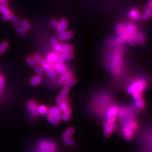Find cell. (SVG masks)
Segmentation results:
<instances>
[{"label": "cell", "mask_w": 152, "mask_h": 152, "mask_svg": "<svg viewBox=\"0 0 152 152\" xmlns=\"http://www.w3.org/2000/svg\"><path fill=\"white\" fill-rule=\"evenodd\" d=\"M32 58L34 59V60L35 61V63L37 64H42L44 61L43 58L37 54L34 55L33 56Z\"/></svg>", "instance_id": "20"}, {"label": "cell", "mask_w": 152, "mask_h": 152, "mask_svg": "<svg viewBox=\"0 0 152 152\" xmlns=\"http://www.w3.org/2000/svg\"><path fill=\"white\" fill-rule=\"evenodd\" d=\"M34 70L35 71V72L37 73V74L39 75H42L44 73V70L42 69L41 67H40L39 66H36L35 65L34 66Z\"/></svg>", "instance_id": "33"}, {"label": "cell", "mask_w": 152, "mask_h": 152, "mask_svg": "<svg viewBox=\"0 0 152 152\" xmlns=\"http://www.w3.org/2000/svg\"><path fill=\"white\" fill-rule=\"evenodd\" d=\"M67 25H68L67 20L64 19H61L60 22H59V27L58 29H57L58 30V32L59 33L64 32L66 29V27H67Z\"/></svg>", "instance_id": "12"}, {"label": "cell", "mask_w": 152, "mask_h": 152, "mask_svg": "<svg viewBox=\"0 0 152 152\" xmlns=\"http://www.w3.org/2000/svg\"><path fill=\"white\" fill-rule=\"evenodd\" d=\"M130 18L134 20H139L140 18V14L136 10H132L130 13Z\"/></svg>", "instance_id": "16"}, {"label": "cell", "mask_w": 152, "mask_h": 152, "mask_svg": "<svg viewBox=\"0 0 152 152\" xmlns=\"http://www.w3.org/2000/svg\"><path fill=\"white\" fill-rule=\"evenodd\" d=\"M9 44L7 42H4L3 43H2L0 45V51L2 53L6 51V50L8 47Z\"/></svg>", "instance_id": "32"}, {"label": "cell", "mask_w": 152, "mask_h": 152, "mask_svg": "<svg viewBox=\"0 0 152 152\" xmlns=\"http://www.w3.org/2000/svg\"><path fill=\"white\" fill-rule=\"evenodd\" d=\"M116 120V117L115 116L114 117H109L107 118V122L108 124H113V123L115 122V121Z\"/></svg>", "instance_id": "42"}, {"label": "cell", "mask_w": 152, "mask_h": 152, "mask_svg": "<svg viewBox=\"0 0 152 152\" xmlns=\"http://www.w3.org/2000/svg\"><path fill=\"white\" fill-rule=\"evenodd\" d=\"M48 120H49L50 122L52 124H53L54 125H58L59 123V121L57 119L56 117H55L54 116H52L51 115H50L48 117Z\"/></svg>", "instance_id": "22"}, {"label": "cell", "mask_w": 152, "mask_h": 152, "mask_svg": "<svg viewBox=\"0 0 152 152\" xmlns=\"http://www.w3.org/2000/svg\"><path fill=\"white\" fill-rule=\"evenodd\" d=\"M16 31L17 32V33H19L20 35H23L25 34L26 30L24 29L22 27H19L18 26V27H16Z\"/></svg>", "instance_id": "35"}, {"label": "cell", "mask_w": 152, "mask_h": 152, "mask_svg": "<svg viewBox=\"0 0 152 152\" xmlns=\"http://www.w3.org/2000/svg\"><path fill=\"white\" fill-rule=\"evenodd\" d=\"M35 106L36 105H35V104H34V102H33V101L29 102V104H28V108L29 110H31L33 108H34Z\"/></svg>", "instance_id": "46"}, {"label": "cell", "mask_w": 152, "mask_h": 152, "mask_svg": "<svg viewBox=\"0 0 152 152\" xmlns=\"http://www.w3.org/2000/svg\"><path fill=\"white\" fill-rule=\"evenodd\" d=\"M5 85V80L3 77L0 75V90L3 89Z\"/></svg>", "instance_id": "41"}, {"label": "cell", "mask_w": 152, "mask_h": 152, "mask_svg": "<svg viewBox=\"0 0 152 152\" xmlns=\"http://www.w3.org/2000/svg\"><path fill=\"white\" fill-rule=\"evenodd\" d=\"M67 106H68V105H66V104H65V103H64L63 102L61 101V103H59L58 105V107H57V108H58L60 111H63L66 108V107Z\"/></svg>", "instance_id": "34"}, {"label": "cell", "mask_w": 152, "mask_h": 152, "mask_svg": "<svg viewBox=\"0 0 152 152\" xmlns=\"http://www.w3.org/2000/svg\"><path fill=\"white\" fill-rule=\"evenodd\" d=\"M53 47L55 51L57 53H66V52H72L73 47L69 44H59L58 42L53 45Z\"/></svg>", "instance_id": "2"}, {"label": "cell", "mask_w": 152, "mask_h": 152, "mask_svg": "<svg viewBox=\"0 0 152 152\" xmlns=\"http://www.w3.org/2000/svg\"><path fill=\"white\" fill-rule=\"evenodd\" d=\"M135 104L138 108H142L144 105V102L141 98H139L138 99H136V101H135Z\"/></svg>", "instance_id": "30"}, {"label": "cell", "mask_w": 152, "mask_h": 152, "mask_svg": "<svg viewBox=\"0 0 152 152\" xmlns=\"http://www.w3.org/2000/svg\"><path fill=\"white\" fill-rule=\"evenodd\" d=\"M70 111H71V109L70 108L69 106H67L66 107V108L64 109L63 111V112L64 113V115H70Z\"/></svg>", "instance_id": "43"}, {"label": "cell", "mask_w": 152, "mask_h": 152, "mask_svg": "<svg viewBox=\"0 0 152 152\" xmlns=\"http://www.w3.org/2000/svg\"><path fill=\"white\" fill-rule=\"evenodd\" d=\"M72 77V74L70 72H68L64 73L63 75L59 78V80L58 81L59 84L60 85L65 84V83Z\"/></svg>", "instance_id": "9"}, {"label": "cell", "mask_w": 152, "mask_h": 152, "mask_svg": "<svg viewBox=\"0 0 152 152\" xmlns=\"http://www.w3.org/2000/svg\"><path fill=\"white\" fill-rule=\"evenodd\" d=\"M73 132H74V130H73V129H72V128H68V129H66L65 131L63 133V138L65 139L70 137L73 135Z\"/></svg>", "instance_id": "18"}, {"label": "cell", "mask_w": 152, "mask_h": 152, "mask_svg": "<svg viewBox=\"0 0 152 152\" xmlns=\"http://www.w3.org/2000/svg\"><path fill=\"white\" fill-rule=\"evenodd\" d=\"M13 15V14H12L11 12L10 11H8L5 13V14H3V15H2V19L4 20H8L9 19H10V18L11 17V16Z\"/></svg>", "instance_id": "29"}, {"label": "cell", "mask_w": 152, "mask_h": 152, "mask_svg": "<svg viewBox=\"0 0 152 152\" xmlns=\"http://www.w3.org/2000/svg\"><path fill=\"white\" fill-rule=\"evenodd\" d=\"M145 86L146 84L144 81H137L127 87V91L129 94H133L135 92H140L144 89Z\"/></svg>", "instance_id": "1"}, {"label": "cell", "mask_w": 152, "mask_h": 152, "mask_svg": "<svg viewBox=\"0 0 152 152\" xmlns=\"http://www.w3.org/2000/svg\"><path fill=\"white\" fill-rule=\"evenodd\" d=\"M54 68L60 73H64L66 71V66L64 64L63 62H60V61H58L55 64H54Z\"/></svg>", "instance_id": "11"}, {"label": "cell", "mask_w": 152, "mask_h": 152, "mask_svg": "<svg viewBox=\"0 0 152 152\" xmlns=\"http://www.w3.org/2000/svg\"><path fill=\"white\" fill-rule=\"evenodd\" d=\"M7 3V0H0V5Z\"/></svg>", "instance_id": "51"}, {"label": "cell", "mask_w": 152, "mask_h": 152, "mask_svg": "<svg viewBox=\"0 0 152 152\" xmlns=\"http://www.w3.org/2000/svg\"><path fill=\"white\" fill-rule=\"evenodd\" d=\"M135 127V124L133 122H130L126 124L123 128V132L126 138L131 139L132 135V130Z\"/></svg>", "instance_id": "4"}, {"label": "cell", "mask_w": 152, "mask_h": 152, "mask_svg": "<svg viewBox=\"0 0 152 152\" xmlns=\"http://www.w3.org/2000/svg\"><path fill=\"white\" fill-rule=\"evenodd\" d=\"M50 42H51V44H52V45H53L57 43V42H58V41H57V40L55 39V38L53 37V38H51V39Z\"/></svg>", "instance_id": "50"}, {"label": "cell", "mask_w": 152, "mask_h": 152, "mask_svg": "<svg viewBox=\"0 0 152 152\" xmlns=\"http://www.w3.org/2000/svg\"><path fill=\"white\" fill-rule=\"evenodd\" d=\"M117 113V109L116 107H112L109 109L107 111V112L106 113L105 117V118H108L109 117H114L116 115V114Z\"/></svg>", "instance_id": "13"}, {"label": "cell", "mask_w": 152, "mask_h": 152, "mask_svg": "<svg viewBox=\"0 0 152 152\" xmlns=\"http://www.w3.org/2000/svg\"><path fill=\"white\" fill-rule=\"evenodd\" d=\"M151 6L150 5L148 4L144 6V10L145 11H148V10H150V9H151Z\"/></svg>", "instance_id": "49"}, {"label": "cell", "mask_w": 152, "mask_h": 152, "mask_svg": "<svg viewBox=\"0 0 152 152\" xmlns=\"http://www.w3.org/2000/svg\"><path fill=\"white\" fill-rule=\"evenodd\" d=\"M8 6L7 3L0 5V13L1 14H4L8 11Z\"/></svg>", "instance_id": "27"}, {"label": "cell", "mask_w": 152, "mask_h": 152, "mask_svg": "<svg viewBox=\"0 0 152 152\" xmlns=\"http://www.w3.org/2000/svg\"><path fill=\"white\" fill-rule=\"evenodd\" d=\"M44 64H45V65H47L48 66H49L50 68H51L52 69H53L54 68V63H52V62H50V61H49L48 60H44V62H43Z\"/></svg>", "instance_id": "39"}, {"label": "cell", "mask_w": 152, "mask_h": 152, "mask_svg": "<svg viewBox=\"0 0 152 152\" xmlns=\"http://www.w3.org/2000/svg\"><path fill=\"white\" fill-rule=\"evenodd\" d=\"M125 30L128 34L133 35V36H134L136 33L135 26L134 24H127L125 26Z\"/></svg>", "instance_id": "10"}, {"label": "cell", "mask_w": 152, "mask_h": 152, "mask_svg": "<svg viewBox=\"0 0 152 152\" xmlns=\"http://www.w3.org/2000/svg\"><path fill=\"white\" fill-rule=\"evenodd\" d=\"M42 69H43L44 72L46 73V74L50 78H53L55 76V73L53 69L51 68H50L45 64H42Z\"/></svg>", "instance_id": "8"}, {"label": "cell", "mask_w": 152, "mask_h": 152, "mask_svg": "<svg viewBox=\"0 0 152 152\" xmlns=\"http://www.w3.org/2000/svg\"><path fill=\"white\" fill-rule=\"evenodd\" d=\"M20 24H21V26H22V27L25 30H28L30 29L29 24L28 23L27 21H26L25 20H22V21H21Z\"/></svg>", "instance_id": "24"}, {"label": "cell", "mask_w": 152, "mask_h": 152, "mask_svg": "<svg viewBox=\"0 0 152 152\" xmlns=\"http://www.w3.org/2000/svg\"><path fill=\"white\" fill-rule=\"evenodd\" d=\"M114 130L112 124H108L105 126V130H104V135L105 136L108 137L110 136L111 132Z\"/></svg>", "instance_id": "14"}, {"label": "cell", "mask_w": 152, "mask_h": 152, "mask_svg": "<svg viewBox=\"0 0 152 152\" xmlns=\"http://www.w3.org/2000/svg\"><path fill=\"white\" fill-rule=\"evenodd\" d=\"M125 31V25L123 24H119L117 28H116V32L119 34H121L122 33Z\"/></svg>", "instance_id": "31"}, {"label": "cell", "mask_w": 152, "mask_h": 152, "mask_svg": "<svg viewBox=\"0 0 152 152\" xmlns=\"http://www.w3.org/2000/svg\"><path fill=\"white\" fill-rule=\"evenodd\" d=\"M69 92V87L65 86L63 88L62 90H61V95H62L64 97L66 96H67V95L68 94Z\"/></svg>", "instance_id": "36"}, {"label": "cell", "mask_w": 152, "mask_h": 152, "mask_svg": "<svg viewBox=\"0 0 152 152\" xmlns=\"http://www.w3.org/2000/svg\"><path fill=\"white\" fill-rule=\"evenodd\" d=\"M133 98L135 99H138L139 98H141V94L140 92H135L132 94Z\"/></svg>", "instance_id": "38"}, {"label": "cell", "mask_w": 152, "mask_h": 152, "mask_svg": "<svg viewBox=\"0 0 152 152\" xmlns=\"http://www.w3.org/2000/svg\"><path fill=\"white\" fill-rule=\"evenodd\" d=\"M49 113L50 115L56 117L59 121L62 119V115H61L60 111L56 107H51L50 108Z\"/></svg>", "instance_id": "7"}, {"label": "cell", "mask_w": 152, "mask_h": 152, "mask_svg": "<svg viewBox=\"0 0 152 152\" xmlns=\"http://www.w3.org/2000/svg\"><path fill=\"white\" fill-rule=\"evenodd\" d=\"M26 62L28 64L29 66H32V67H34V66L36 65V63L35 62V61L32 58H30V57H28L27 59H26Z\"/></svg>", "instance_id": "26"}, {"label": "cell", "mask_w": 152, "mask_h": 152, "mask_svg": "<svg viewBox=\"0 0 152 152\" xmlns=\"http://www.w3.org/2000/svg\"><path fill=\"white\" fill-rule=\"evenodd\" d=\"M134 37L136 42H137V43L141 44L144 42V37L142 36V35L140 34V33H139V34L136 33L134 35Z\"/></svg>", "instance_id": "21"}, {"label": "cell", "mask_w": 152, "mask_h": 152, "mask_svg": "<svg viewBox=\"0 0 152 152\" xmlns=\"http://www.w3.org/2000/svg\"><path fill=\"white\" fill-rule=\"evenodd\" d=\"M62 102H63L64 103H65V104H66V105H68L69 102V98H68V97L65 96V97H64V98H63Z\"/></svg>", "instance_id": "48"}, {"label": "cell", "mask_w": 152, "mask_h": 152, "mask_svg": "<svg viewBox=\"0 0 152 152\" xmlns=\"http://www.w3.org/2000/svg\"><path fill=\"white\" fill-rule=\"evenodd\" d=\"M10 20L13 23V24H15V25H18V24H19V21L18 19L16 18L15 16H14L13 15H12L11 16Z\"/></svg>", "instance_id": "37"}, {"label": "cell", "mask_w": 152, "mask_h": 152, "mask_svg": "<svg viewBox=\"0 0 152 152\" xmlns=\"http://www.w3.org/2000/svg\"><path fill=\"white\" fill-rule=\"evenodd\" d=\"M47 110V108L44 105L40 106L39 107L37 108L38 113L41 114V115H44V114L46 113Z\"/></svg>", "instance_id": "28"}, {"label": "cell", "mask_w": 152, "mask_h": 152, "mask_svg": "<svg viewBox=\"0 0 152 152\" xmlns=\"http://www.w3.org/2000/svg\"><path fill=\"white\" fill-rule=\"evenodd\" d=\"M63 142L64 144L66 145H68V146L73 145L75 143L74 140L72 139H70V137H68V138H65L64 139Z\"/></svg>", "instance_id": "25"}, {"label": "cell", "mask_w": 152, "mask_h": 152, "mask_svg": "<svg viewBox=\"0 0 152 152\" xmlns=\"http://www.w3.org/2000/svg\"><path fill=\"white\" fill-rule=\"evenodd\" d=\"M75 83H76V80L74 78L72 77L65 83V85L66 87L69 88L70 87L72 86L73 85H74Z\"/></svg>", "instance_id": "23"}, {"label": "cell", "mask_w": 152, "mask_h": 152, "mask_svg": "<svg viewBox=\"0 0 152 152\" xmlns=\"http://www.w3.org/2000/svg\"><path fill=\"white\" fill-rule=\"evenodd\" d=\"M151 16V9L148 11H145L144 14H142L140 15V18L143 20H148L149 18H150Z\"/></svg>", "instance_id": "19"}, {"label": "cell", "mask_w": 152, "mask_h": 152, "mask_svg": "<svg viewBox=\"0 0 152 152\" xmlns=\"http://www.w3.org/2000/svg\"><path fill=\"white\" fill-rule=\"evenodd\" d=\"M73 37V33L68 30V31H65L60 33L58 35V39L60 41H65L70 39Z\"/></svg>", "instance_id": "6"}, {"label": "cell", "mask_w": 152, "mask_h": 152, "mask_svg": "<svg viewBox=\"0 0 152 152\" xmlns=\"http://www.w3.org/2000/svg\"><path fill=\"white\" fill-rule=\"evenodd\" d=\"M62 119L64 121H68L70 119V115H64L62 116Z\"/></svg>", "instance_id": "47"}, {"label": "cell", "mask_w": 152, "mask_h": 152, "mask_svg": "<svg viewBox=\"0 0 152 152\" xmlns=\"http://www.w3.org/2000/svg\"><path fill=\"white\" fill-rule=\"evenodd\" d=\"M51 25H52V27L56 28V29H58L59 27V22L58 21L53 20L51 22Z\"/></svg>", "instance_id": "40"}, {"label": "cell", "mask_w": 152, "mask_h": 152, "mask_svg": "<svg viewBox=\"0 0 152 152\" xmlns=\"http://www.w3.org/2000/svg\"><path fill=\"white\" fill-rule=\"evenodd\" d=\"M125 41V39L124 37H123V35H121H121L120 37H118L117 38V42L119 44L122 43V42H123Z\"/></svg>", "instance_id": "44"}, {"label": "cell", "mask_w": 152, "mask_h": 152, "mask_svg": "<svg viewBox=\"0 0 152 152\" xmlns=\"http://www.w3.org/2000/svg\"><path fill=\"white\" fill-rule=\"evenodd\" d=\"M40 148L44 152H53L55 149V145L52 141H42L40 144Z\"/></svg>", "instance_id": "3"}, {"label": "cell", "mask_w": 152, "mask_h": 152, "mask_svg": "<svg viewBox=\"0 0 152 152\" xmlns=\"http://www.w3.org/2000/svg\"><path fill=\"white\" fill-rule=\"evenodd\" d=\"M1 52L0 51V55H1Z\"/></svg>", "instance_id": "53"}, {"label": "cell", "mask_w": 152, "mask_h": 152, "mask_svg": "<svg viewBox=\"0 0 152 152\" xmlns=\"http://www.w3.org/2000/svg\"><path fill=\"white\" fill-rule=\"evenodd\" d=\"M57 59H58V54L54 53H50L47 56V60L52 63L57 61Z\"/></svg>", "instance_id": "17"}, {"label": "cell", "mask_w": 152, "mask_h": 152, "mask_svg": "<svg viewBox=\"0 0 152 152\" xmlns=\"http://www.w3.org/2000/svg\"><path fill=\"white\" fill-rule=\"evenodd\" d=\"M73 57V54L72 52H66V53H60L58 55V59L57 61L60 62H63L66 60L72 59Z\"/></svg>", "instance_id": "5"}, {"label": "cell", "mask_w": 152, "mask_h": 152, "mask_svg": "<svg viewBox=\"0 0 152 152\" xmlns=\"http://www.w3.org/2000/svg\"><path fill=\"white\" fill-rule=\"evenodd\" d=\"M42 81V77L41 75H36L33 77L30 81V84L32 86H37Z\"/></svg>", "instance_id": "15"}, {"label": "cell", "mask_w": 152, "mask_h": 152, "mask_svg": "<svg viewBox=\"0 0 152 152\" xmlns=\"http://www.w3.org/2000/svg\"><path fill=\"white\" fill-rule=\"evenodd\" d=\"M63 98H64V96L62 95H61V94L59 95H58V97L56 98V103L58 104L61 103V102L63 100Z\"/></svg>", "instance_id": "45"}, {"label": "cell", "mask_w": 152, "mask_h": 152, "mask_svg": "<svg viewBox=\"0 0 152 152\" xmlns=\"http://www.w3.org/2000/svg\"><path fill=\"white\" fill-rule=\"evenodd\" d=\"M148 4H149V5H150L151 6V4H152V0H149Z\"/></svg>", "instance_id": "52"}]
</instances>
